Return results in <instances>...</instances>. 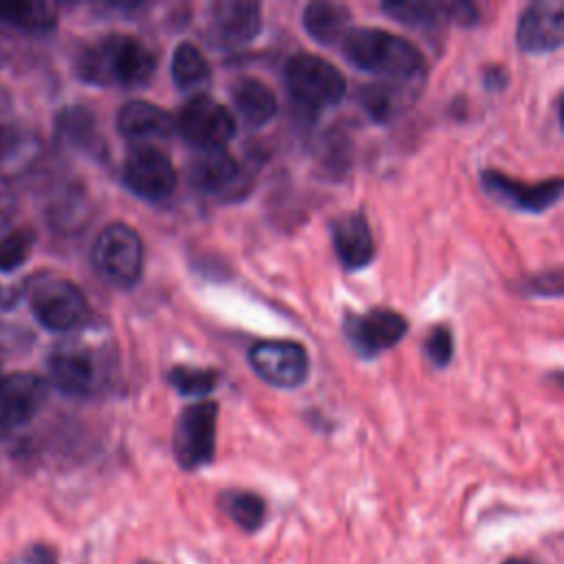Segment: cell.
Wrapping results in <instances>:
<instances>
[{
  "mask_svg": "<svg viewBox=\"0 0 564 564\" xmlns=\"http://www.w3.org/2000/svg\"><path fill=\"white\" fill-rule=\"evenodd\" d=\"M482 187L487 194L502 205L520 212H533L540 214L549 207H553L562 196V178H546L540 183H524L516 181L498 170H482L480 174Z\"/></svg>",
  "mask_w": 564,
  "mask_h": 564,
  "instance_id": "cell-11",
  "label": "cell"
},
{
  "mask_svg": "<svg viewBox=\"0 0 564 564\" xmlns=\"http://www.w3.org/2000/svg\"><path fill=\"white\" fill-rule=\"evenodd\" d=\"M341 48L357 68L392 82H414L425 73L423 53L410 40L379 26L350 29L341 40Z\"/></svg>",
  "mask_w": 564,
  "mask_h": 564,
  "instance_id": "cell-2",
  "label": "cell"
},
{
  "mask_svg": "<svg viewBox=\"0 0 564 564\" xmlns=\"http://www.w3.org/2000/svg\"><path fill=\"white\" fill-rule=\"evenodd\" d=\"M234 106L245 123L260 128L278 115L275 93L256 77H242L234 84Z\"/></svg>",
  "mask_w": 564,
  "mask_h": 564,
  "instance_id": "cell-21",
  "label": "cell"
},
{
  "mask_svg": "<svg viewBox=\"0 0 564 564\" xmlns=\"http://www.w3.org/2000/svg\"><path fill=\"white\" fill-rule=\"evenodd\" d=\"M518 46L524 53H551L564 42V4L557 0L531 2L516 29Z\"/></svg>",
  "mask_w": 564,
  "mask_h": 564,
  "instance_id": "cell-13",
  "label": "cell"
},
{
  "mask_svg": "<svg viewBox=\"0 0 564 564\" xmlns=\"http://www.w3.org/2000/svg\"><path fill=\"white\" fill-rule=\"evenodd\" d=\"M123 183L139 198L163 200L176 187V170L167 152L150 143H139L123 163Z\"/></svg>",
  "mask_w": 564,
  "mask_h": 564,
  "instance_id": "cell-8",
  "label": "cell"
},
{
  "mask_svg": "<svg viewBox=\"0 0 564 564\" xmlns=\"http://www.w3.org/2000/svg\"><path fill=\"white\" fill-rule=\"evenodd\" d=\"M500 564H531L527 557H507L505 562H500Z\"/></svg>",
  "mask_w": 564,
  "mask_h": 564,
  "instance_id": "cell-34",
  "label": "cell"
},
{
  "mask_svg": "<svg viewBox=\"0 0 564 564\" xmlns=\"http://www.w3.org/2000/svg\"><path fill=\"white\" fill-rule=\"evenodd\" d=\"M187 176L203 194H225L240 181V165L225 148L198 150L187 165Z\"/></svg>",
  "mask_w": 564,
  "mask_h": 564,
  "instance_id": "cell-17",
  "label": "cell"
},
{
  "mask_svg": "<svg viewBox=\"0 0 564 564\" xmlns=\"http://www.w3.org/2000/svg\"><path fill=\"white\" fill-rule=\"evenodd\" d=\"M95 271L117 289L137 284L143 271V242L126 223L106 225L93 245Z\"/></svg>",
  "mask_w": 564,
  "mask_h": 564,
  "instance_id": "cell-3",
  "label": "cell"
},
{
  "mask_svg": "<svg viewBox=\"0 0 564 564\" xmlns=\"http://www.w3.org/2000/svg\"><path fill=\"white\" fill-rule=\"evenodd\" d=\"M218 507L236 527L247 533H256L267 518V502L258 494L245 489L220 491Z\"/></svg>",
  "mask_w": 564,
  "mask_h": 564,
  "instance_id": "cell-23",
  "label": "cell"
},
{
  "mask_svg": "<svg viewBox=\"0 0 564 564\" xmlns=\"http://www.w3.org/2000/svg\"><path fill=\"white\" fill-rule=\"evenodd\" d=\"M531 286L540 295H555V297H560L562 295V271L553 269V271L542 273L540 278H533Z\"/></svg>",
  "mask_w": 564,
  "mask_h": 564,
  "instance_id": "cell-31",
  "label": "cell"
},
{
  "mask_svg": "<svg viewBox=\"0 0 564 564\" xmlns=\"http://www.w3.org/2000/svg\"><path fill=\"white\" fill-rule=\"evenodd\" d=\"M284 82L300 106L326 108L346 95V79L328 59L313 53H295L286 59Z\"/></svg>",
  "mask_w": 564,
  "mask_h": 564,
  "instance_id": "cell-4",
  "label": "cell"
},
{
  "mask_svg": "<svg viewBox=\"0 0 564 564\" xmlns=\"http://www.w3.org/2000/svg\"><path fill=\"white\" fill-rule=\"evenodd\" d=\"M350 9L339 2H326L315 0L304 7L302 24L308 31L313 40H317L324 46L337 44L344 40V35L350 31Z\"/></svg>",
  "mask_w": 564,
  "mask_h": 564,
  "instance_id": "cell-20",
  "label": "cell"
},
{
  "mask_svg": "<svg viewBox=\"0 0 564 564\" xmlns=\"http://www.w3.org/2000/svg\"><path fill=\"white\" fill-rule=\"evenodd\" d=\"M134 564H156V562H150V560H139V562H134Z\"/></svg>",
  "mask_w": 564,
  "mask_h": 564,
  "instance_id": "cell-35",
  "label": "cell"
},
{
  "mask_svg": "<svg viewBox=\"0 0 564 564\" xmlns=\"http://www.w3.org/2000/svg\"><path fill=\"white\" fill-rule=\"evenodd\" d=\"M174 130L196 145L198 150L225 148V143L236 134V121L231 112L209 95H194L176 115Z\"/></svg>",
  "mask_w": 564,
  "mask_h": 564,
  "instance_id": "cell-6",
  "label": "cell"
},
{
  "mask_svg": "<svg viewBox=\"0 0 564 564\" xmlns=\"http://www.w3.org/2000/svg\"><path fill=\"white\" fill-rule=\"evenodd\" d=\"M117 130L130 141L145 143L148 139L170 137L174 132V117L152 101L132 99L119 108Z\"/></svg>",
  "mask_w": 564,
  "mask_h": 564,
  "instance_id": "cell-18",
  "label": "cell"
},
{
  "mask_svg": "<svg viewBox=\"0 0 564 564\" xmlns=\"http://www.w3.org/2000/svg\"><path fill=\"white\" fill-rule=\"evenodd\" d=\"M0 24L29 33H44L57 24V4L51 2H0Z\"/></svg>",
  "mask_w": 564,
  "mask_h": 564,
  "instance_id": "cell-25",
  "label": "cell"
},
{
  "mask_svg": "<svg viewBox=\"0 0 564 564\" xmlns=\"http://www.w3.org/2000/svg\"><path fill=\"white\" fill-rule=\"evenodd\" d=\"M253 372L271 386L297 388L308 377V355L302 344L289 339H262L249 348Z\"/></svg>",
  "mask_w": 564,
  "mask_h": 564,
  "instance_id": "cell-9",
  "label": "cell"
},
{
  "mask_svg": "<svg viewBox=\"0 0 564 564\" xmlns=\"http://www.w3.org/2000/svg\"><path fill=\"white\" fill-rule=\"evenodd\" d=\"M11 218H13V198L9 194L0 192V236L11 225Z\"/></svg>",
  "mask_w": 564,
  "mask_h": 564,
  "instance_id": "cell-32",
  "label": "cell"
},
{
  "mask_svg": "<svg viewBox=\"0 0 564 564\" xmlns=\"http://www.w3.org/2000/svg\"><path fill=\"white\" fill-rule=\"evenodd\" d=\"M156 68L154 53L134 35L110 33L88 44L75 62V73L86 84L137 88L150 82Z\"/></svg>",
  "mask_w": 564,
  "mask_h": 564,
  "instance_id": "cell-1",
  "label": "cell"
},
{
  "mask_svg": "<svg viewBox=\"0 0 564 564\" xmlns=\"http://www.w3.org/2000/svg\"><path fill=\"white\" fill-rule=\"evenodd\" d=\"M330 236H333L335 253L346 269L357 271L372 262L375 240L364 214L348 212L337 216L330 223Z\"/></svg>",
  "mask_w": 564,
  "mask_h": 564,
  "instance_id": "cell-16",
  "label": "cell"
},
{
  "mask_svg": "<svg viewBox=\"0 0 564 564\" xmlns=\"http://www.w3.org/2000/svg\"><path fill=\"white\" fill-rule=\"evenodd\" d=\"M48 386L31 372H15L0 381V425L15 427L31 421L46 401Z\"/></svg>",
  "mask_w": 564,
  "mask_h": 564,
  "instance_id": "cell-14",
  "label": "cell"
},
{
  "mask_svg": "<svg viewBox=\"0 0 564 564\" xmlns=\"http://www.w3.org/2000/svg\"><path fill=\"white\" fill-rule=\"evenodd\" d=\"M167 381L185 397H205L216 388L218 372L212 368H192V366H174L167 372Z\"/></svg>",
  "mask_w": 564,
  "mask_h": 564,
  "instance_id": "cell-26",
  "label": "cell"
},
{
  "mask_svg": "<svg viewBox=\"0 0 564 564\" xmlns=\"http://www.w3.org/2000/svg\"><path fill=\"white\" fill-rule=\"evenodd\" d=\"M454 352V339L452 330L447 326H434L425 339V355L436 366L443 368L449 364Z\"/></svg>",
  "mask_w": 564,
  "mask_h": 564,
  "instance_id": "cell-29",
  "label": "cell"
},
{
  "mask_svg": "<svg viewBox=\"0 0 564 564\" xmlns=\"http://www.w3.org/2000/svg\"><path fill=\"white\" fill-rule=\"evenodd\" d=\"M408 330V319L392 308H370L366 313H352L344 322V335L348 344L361 357H375L394 344Z\"/></svg>",
  "mask_w": 564,
  "mask_h": 564,
  "instance_id": "cell-10",
  "label": "cell"
},
{
  "mask_svg": "<svg viewBox=\"0 0 564 564\" xmlns=\"http://www.w3.org/2000/svg\"><path fill=\"white\" fill-rule=\"evenodd\" d=\"M172 79L181 90H192L196 95H203L205 86L212 82L209 62L192 42H181L174 48Z\"/></svg>",
  "mask_w": 564,
  "mask_h": 564,
  "instance_id": "cell-22",
  "label": "cell"
},
{
  "mask_svg": "<svg viewBox=\"0 0 564 564\" xmlns=\"http://www.w3.org/2000/svg\"><path fill=\"white\" fill-rule=\"evenodd\" d=\"M48 377L64 394L79 397L93 388L95 364L86 350L62 348L48 357Z\"/></svg>",
  "mask_w": 564,
  "mask_h": 564,
  "instance_id": "cell-19",
  "label": "cell"
},
{
  "mask_svg": "<svg viewBox=\"0 0 564 564\" xmlns=\"http://www.w3.org/2000/svg\"><path fill=\"white\" fill-rule=\"evenodd\" d=\"M359 104L375 121H390L399 110V95L390 84H370L361 88Z\"/></svg>",
  "mask_w": 564,
  "mask_h": 564,
  "instance_id": "cell-28",
  "label": "cell"
},
{
  "mask_svg": "<svg viewBox=\"0 0 564 564\" xmlns=\"http://www.w3.org/2000/svg\"><path fill=\"white\" fill-rule=\"evenodd\" d=\"M381 9L390 18L416 29H430L443 22H456L463 26L478 22V9L465 0H449V2L397 0V2H383Z\"/></svg>",
  "mask_w": 564,
  "mask_h": 564,
  "instance_id": "cell-15",
  "label": "cell"
},
{
  "mask_svg": "<svg viewBox=\"0 0 564 564\" xmlns=\"http://www.w3.org/2000/svg\"><path fill=\"white\" fill-rule=\"evenodd\" d=\"M485 77H487V86H489V88H491V86H494V88H500V86H502V84L498 82V77H500V79H507V75H505L500 68H489Z\"/></svg>",
  "mask_w": 564,
  "mask_h": 564,
  "instance_id": "cell-33",
  "label": "cell"
},
{
  "mask_svg": "<svg viewBox=\"0 0 564 564\" xmlns=\"http://www.w3.org/2000/svg\"><path fill=\"white\" fill-rule=\"evenodd\" d=\"M35 245V231L20 227L0 238V271L9 273L24 264Z\"/></svg>",
  "mask_w": 564,
  "mask_h": 564,
  "instance_id": "cell-27",
  "label": "cell"
},
{
  "mask_svg": "<svg viewBox=\"0 0 564 564\" xmlns=\"http://www.w3.org/2000/svg\"><path fill=\"white\" fill-rule=\"evenodd\" d=\"M31 311L35 319L55 333H66L77 328L86 315H88V304L84 293L64 278H48L37 282L31 289L29 295Z\"/></svg>",
  "mask_w": 564,
  "mask_h": 564,
  "instance_id": "cell-7",
  "label": "cell"
},
{
  "mask_svg": "<svg viewBox=\"0 0 564 564\" xmlns=\"http://www.w3.org/2000/svg\"><path fill=\"white\" fill-rule=\"evenodd\" d=\"M0 139H2V128H0Z\"/></svg>",
  "mask_w": 564,
  "mask_h": 564,
  "instance_id": "cell-37",
  "label": "cell"
},
{
  "mask_svg": "<svg viewBox=\"0 0 564 564\" xmlns=\"http://www.w3.org/2000/svg\"><path fill=\"white\" fill-rule=\"evenodd\" d=\"M216 421L218 405L214 401L192 403L178 414L172 434V454L185 471H196L214 460Z\"/></svg>",
  "mask_w": 564,
  "mask_h": 564,
  "instance_id": "cell-5",
  "label": "cell"
},
{
  "mask_svg": "<svg viewBox=\"0 0 564 564\" xmlns=\"http://www.w3.org/2000/svg\"><path fill=\"white\" fill-rule=\"evenodd\" d=\"M262 29V13L258 2L220 0L209 9L207 40L220 48H236L251 42Z\"/></svg>",
  "mask_w": 564,
  "mask_h": 564,
  "instance_id": "cell-12",
  "label": "cell"
},
{
  "mask_svg": "<svg viewBox=\"0 0 564 564\" xmlns=\"http://www.w3.org/2000/svg\"><path fill=\"white\" fill-rule=\"evenodd\" d=\"M55 130L57 137L75 148L95 152L101 141L97 137V121L93 112L84 106H66L55 117Z\"/></svg>",
  "mask_w": 564,
  "mask_h": 564,
  "instance_id": "cell-24",
  "label": "cell"
},
{
  "mask_svg": "<svg viewBox=\"0 0 564 564\" xmlns=\"http://www.w3.org/2000/svg\"><path fill=\"white\" fill-rule=\"evenodd\" d=\"M0 381H2V366H0Z\"/></svg>",
  "mask_w": 564,
  "mask_h": 564,
  "instance_id": "cell-36",
  "label": "cell"
},
{
  "mask_svg": "<svg viewBox=\"0 0 564 564\" xmlns=\"http://www.w3.org/2000/svg\"><path fill=\"white\" fill-rule=\"evenodd\" d=\"M15 564H57V553L44 542H33L20 553Z\"/></svg>",
  "mask_w": 564,
  "mask_h": 564,
  "instance_id": "cell-30",
  "label": "cell"
}]
</instances>
